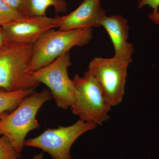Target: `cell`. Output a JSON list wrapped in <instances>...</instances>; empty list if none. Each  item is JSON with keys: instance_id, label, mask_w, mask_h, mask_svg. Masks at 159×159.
<instances>
[{"instance_id": "6da1fadb", "label": "cell", "mask_w": 159, "mask_h": 159, "mask_svg": "<svg viewBox=\"0 0 159 159\" xmlns=\"http://www.w3.org/2000/svg\"><path fill=\"white\" fill-rule=\"evenodd\" d=\"M52 98L49 90L34 92L26 97L16 108L0 115V136L9 139L15 150L21 153L25 139L31 131L39 128L36 119L38 112L42 106Z\"/></svg>"}, {"instance_id": "7a4b0ae2", "label": "cell", "mask_w": 159, "mask_h": 159, "mask_svg": "<svg viewBox=\"0 0 159 159\" xmlns=\"http://www.w3.org/2000/svg\"><path fill=\"white\" fill-rule=\"evenodd\" d=\"M93 29L55 30L46 32L33 45V52L28 72L31 74L48 65L69 53L74 47H83L92 39Z\"/></svg>"}, {"instance_id": "3957f363", "label": "cell", "mask_w": 159, "mask_h": 159, "mask_svg": "<svg viewBox=\"0 0 159 159\" xmlns=\"http://www.w3.org/2000/svg\"><path fill=\"white\" fill-rule=\"evenodd\" d=\"M32 52L33 45L9 43L0 51V88L12 92L39 85L28 72Z\"/></svg>"}, {"instance_id": "277c9868", "label": "cell", "mask_w": 159, "mask_h": 159, "mask_svg": "<svg viewBox=\"0 0 159 159\" xmlns=\"http://www.w3.org/2000/svg\"><path fill=\"white\" fill-rule=\"evenodd\" d=\"M72 80L76 89L75 100L70 107L73 113L83 121L97 125L109 120L111 107L89 72L86 71L82 77L76 74Z\"/></svg>"}, {"instance_id": "5b68a950", "label": "cell", "mask_w": 159, "mask_h": 159, "mask_svg": "<svg viewBox=\"0 0 159 159\" xmlns=\"http://www.w3.org/2000/svg\"><path fill=\"white\" fill-rule=\"evenodd\" d=\"M97 125L79 119L69 126L59 125L57 128H48L38 136L25 140V146L40 148L53 159H72V145L83 134L94 129Z\"/></svg>"}, {"instance_id": "8992f818", "label": "cell", "mask_w": 159, "mask_h": 159, "mask_svg": "<svg viewBox=\"0 0 159 159\" xmlns=\"http://www.w3.org/2000/svg\"><path fill=\"white\" fill-rule=\"evenodd\" d=\"M129 64L115 57H95L89 64L88 71L111 107L119 105L123 100Z\"/></svg>"}, {"instance_id": "52a82bcc", "label": "cell", "mask_w": 159, "mask_h": 159, "mask_svg": "<svg viewBox=\"0 0 159 159\" xmlns=\"http://www.w3.org/2000/svg\"><path fill=\"white\" fill-rule=\"evenodd\" d=\"M72 65L69 53L50 64L31 73L34 79L49 88L57 106L63 110L70 108L75 100L76 89L68 70Z\"/></svg>"}, {"instance_id": "ba28073f", "label": "cell", "mask_w": 159, "mask_h": 159, "mask_svg": "<svg viewBox=\"0 0 159 159\" xmlns=\"http://www.w3.org/2000/svg\"><path fill=\"white\" fill-rule=\"evenodd\" d=\"M57 16H23L2 26L8 43L33 45L46 32L58 28Z\"/></svg>"}, {"instance_id": "9c48e42d", "label": "cell", "mask_w": 159, "mask_h": 159, "mask_svg": "<svg viewBox=\"0 0 159 159\" xmlns=\"http://www.w3.org/2000/svg\"><path fill=\"white\" fill-rule=\"evenodd\" d=\"M101 0H84L74 11L64 16H57L60 30L92 28L101 26L106 11Z\"/></svg>"}, {"instance_id": "30bf717a", "label": "cell", "mask_w": 159, "mask_h": 159, "mask_svg": "<svg viewBox=\"0 0 159 159\" xmlns=\"http://www.w3.org/2000/svg\"><path fill=\"white\" fill-rule=\"evenodd\" d=\"M108 33L115 50L114 57L130 64L133 60L134 46L128 41L129 26L127 19L121 15L106 16L101 22Z\"/></svg>"}, {"instance_id": "8fae6325", "label": "cell", "mask_w": 159, "mask_h": 159, "mask_svg": "<svg viewBox=\"0 0 159 159\" xmlns=\"http://www.w3.org/2000/svg\"><path fill=\"white\" fill-rule=\"evenodd\" d=\"M51 6L57 13H64L67 10L65 0H24L20 13L23 16H45Z\"/></svg>"}, {"instance_id": "7c38bea8", "label": "cell", "mask_w": 159, "mask_h": 159, "mask_svg": "<svg viewBox=\"0 0 159 159\" xmlns=\"http://www.w3.org/2000/svg\"><path fill=\"white\" fill-rule=\"evenodd\" d=\"M35 89L9 92L0 88V115L16 108L26 97L34 92Z\"/></svg>"}, {"instance_id": "4fadbf2b", "label": "cell", "mask_w": 159, "mask_h": 159, "mask_svg": "<svg viewBox=\"0 0 159 159\" xmlns=\"http://www.w3.org/2000/svg\"><path fill=\"white\" fill-rule=\"evenodd\" d=\"M20 12L10 7L3 0H0V26L22 17Z\"/></svg>"}, {"instance_id": "5bb4252c", "label": "cell", "mask_w": 159, "mask_h": 159, "mask_svg": "<svg viewBox=\"0 0 159 159\" xmlns=\"http://www.w3.org/2000/svg\"><path fill=\"white\" fill-rule=\"evenodd\" d=\"M21 157L7 137L0 136V159H19Z\"/></svg>"}, {"instance_id": "9a60e30c", "label": "cell", "mask_w": 159, "mask_h": 159, "mask_svg": "<svg viewBox=\"0 0 159 159\" xmlns=\"http://www.w3.org/2000/svg\"><path fill=\"white\" fill-rule=\"evenodd\" d=\"M145 6L150 7L153 11L158 10L159 0H138V9H142Z\"/></svg>"}, {"instance_id": "2e32d148", "label": "cell", "mask_w": 159, "mask_h": 159, "mask_svg": "<svg viewBox=\"0 0 159 159\" xmlns=\"http://www.w3.org/2000/svg\"><path fill=\"white\" fill-rule=\"evenodd\" d=\"M10 7L20 13L24 0H3Z\"/></svg>"}, {"instance_id": "e0dca14e", "label": "cell", "mask_w": 159, "mask_h": 159, "mask_svg": "<svg viewBox=\"0 0 159 159\" xmlns=\"http://www.w3.org/2000/svg\"><path fill=\"white\" fill-rule=\"evenodd\" d=\"M148 17L154 24L159 25V11H153L148 14Z\"/></svg>"}, {"instance_id": "ac0fdd59", "label": "cell", "mask_w": 159, "mask_h": 159, "mask_svg": "<svg viewBox=\"0 0 159 159\" xmlns=\"http://www.w3.org/2000/svg\"><path fill=\"white\" fill-rule=\"evenodd\" d=\"M7 39L2 26H0V51L8 43Z\"/></svg>"}]
</instances>
